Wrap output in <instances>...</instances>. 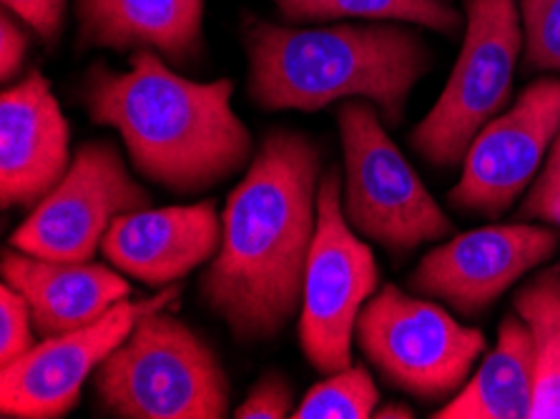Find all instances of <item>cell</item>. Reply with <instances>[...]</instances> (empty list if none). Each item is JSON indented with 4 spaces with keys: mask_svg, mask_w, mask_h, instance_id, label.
Wrapping results in <instances>:
<instances>
[{
    "mask_svg": "<svg viewBox=\"0 0 560 419\" xmlns=\"http://www.w3.org/2000/svg\"><path fill=\"white\" fill-rule=\"evenodd\" d=\"M558 269H560V267H558Z\"/></svg>",
    "mask_w": 560,
    "mask_h": 419,
    "instance_id": "obj_28",
    "label": "cell"
},
{
    "mask_svg": "<svg viewBox=\"0 0 560 419\" xmlns=\"http://www.w3.org/2000/svg\"><path fill=\"white\" fill-rule=\"evenodd\" d=\"M558 244V231L540 224H495L465 231L422 256L410 287L463 316H478L530 269L548 261Z\"/></svg>",
    "mask_w": 560,
    "mask_h": 419,
    "instance_id": "obj_12",
    "label": "cell"
},
{
    "mask_svg": "<svg viewBox=\"0 0 560 419\" xmlns=\"http://www.w3.org/2000/svg\"><path fill=\"white\" fill-rule=\"evenodd\" d=\"M525 66L560 73V0H523Z\"/></svg>",
    "mask_w": 560,
    "mask_h": 419,
    "instance_id": "obj_21",
    "label": "cell"
},
{
    "mask_svg": "<svg viewBox=\"0 0 560 419\" xmlns=\"http://www.w3.org/2000/svg\"><path fill=\"white\" fill-rule=\"evenodd\" d=\"M149 207L151 194L112 143H83L54 191L15 229L11 246L50 261H91L118 217Z\"/></svg>",
    "mask_w": 560,
    "mask_h": 419,
    "instance_id": "obj_9",
    "label": "cell"
},
{
    "mask_svg": "<svg viewBox=\"0 0 560 419\" xmlns=\"http://www.w3.org/2000/svg\"><path fill=\"white\" fill-rule=\"evenodd\" d=\"M354 337L382 377L422 401L450 399L486 352L480 329L463 327L443 306L393 284L368 299Z\"/></svg>",
    "mask_w": 560,
    "mask_h": 419,
    "instance_id": "obj_7",
    "label": "cell"
},
{
    "mask_svg": "<svg viewBox=\"0 0 560 419\" xmlns=\"http://www.w3.org/2000/svg\"><path fill=\"white\" fill-rule=\"evenodd\" d=\"M523 48L515 0H468L460 56L430 114L415 126L412 149L432 166L463 164L480 128L503 114Z\"/></svg>",
    "mask_w": 560,
    "mask_h": 419,
    "instance_id": "obj_6",
    "label": "cell"
},
{
    "mask_svg": "<svg viewBox=\"0 0 560 419\" xmlns=\"http://www.w3.org/2000/svg\"><path fill=\"white\" fill-rule=\"evenodd\" d=\"M337 126L345 151L342 209L360 236L405 256L453 234V221L389 139L370 101H345Z\"/></svg>",
    "mask_w": 560,
    "mask_h": 419,
    "instance_id": "obj_5",
    "label": "cell"
},
{
    "mask_svg": "<svg viewBox=\"0 0 560 419\" xmlns=\"http://www.w3.org/2000/svg\"><path fill=\"white\" fill-rule=\"evenodd\" d=\"M513 310L533 341L536 387L530 419H560V269L533 277L515 294Z\"/></svg>",
    "mask_w": 560,
    "mask_h": 419,
    "instance_id": "obj_18",
    "label": "cell"
},
{
    "mask_svg": "<svg viewBox=\"0 0 560 419\" xmlns=\"http://www.w3.org/2000/svg\"><path fill=\"white\" fill-rule=\"evenodd\" d=\"M533 341L517 314L505 316L498 345L455 397L438 409V419H530L533 415Z\"/></svg>",
    "mask_w": 560,
    "mask_h": 419,
    "instance_id": "obj_17",
    "label": "cell"
},
{
    "mask_svg": "<svg viewBox=\"0 0 560 419\" xmlns=\"http://www.w3.org/2000/svg\"><path fill=\"white\" fill-rule=\"evenodd\" d=\"M275 5L290 23L368 19L422 25L445 36L463 25V15L445 0H275Z\"/></svg>",
    "mask_w": 560,
    "mask_h": 419,
    "instance_id": "obj_19",
    "label": "cell"
},
{
    "mask_svg": "<svg viewBox=\"0 0 560 419\" xmlns=\"http://www.w3.org/2000/svg\"><path fill=\"white\" fill-rule=\"evenodd\" d=\"M234 83L184 79L154 50H133L126 71L91 66L83 104L116 128L133 168L174 194H199L252 164L249 128L232 108Z\"/></svg>",
    "mask_w": 560,
    "mask_h": 419,
    "instance_id": "obj_2",
    "label": "cell"
},
{
    "mask_svg": "<svg viewBox=\"0 0 560 419\" xmlns=\"http://www.w3.org/2000/svg\"><path fill=\"white\" fill-rule=\"evenodd\" d=\"M372 417H380V419H412L415 417V412L410 407H405V405H397V401H393V405H385V407H377L375 409V415Z\"/></svg>",
    "mask_w": 560,
    "mask_h": 419,
    "instance_id": "obj_27",
    "label": "cell"
},
{
    "mask_svg": "<svg viewBox=\"0 0 560 419\" xmlns=\"http://www.w3.org/2000/svg\"><path fill=\"white\" fill-rule=\"evenodd\" d=\"M33 329H36V324H33L25 296L3 281V287H0V366L15 362L36 347Z\"/></svg>",
    "mask_w": 560,
    "mask_h": 419,
    "instance_id": "obj_22",
    "label": "cell"
},
{
    "mask_svg": "<svg viewBox=\"0 0 560 419\" xmlns=\"http://www.w3.org/2000/svg\"><path fill=\"white\" fill-rule=\"evenodd\" d=\"M517 217L521 221H542V224L560 226V133L548 151L542 174L533 182Z\"/></svg>",
    "mask_w": 560,
    "mask_h": 419,
    "instance_id": "obj_23",
    "label": "cell"
},
{
    "mask_svg": "<svg viewBox=\"0 0 560 419\" xmlns=\"http://www.w3.org/2000/svg\"><path fill=\"white\" fill-rule=\"evenodd\" d=\"M380 267L342 209V176L319 178L317 231L307 259L300 306V345L314 370L335 374L352 364L358 316L377 292Z\"/></svg>",
    "mask_w": 560,
    "mask_h": 419,
    "instance_id": "obj_8",
    "label": "cell"
},
{
    "mask_svg": "<svg viewBox=\"0 0 560 419\" xmlns=\"http://www.w3.org/2000/svg\"><path fill=\"white\" fill-rule=\"evenodd\" d=\"M101 412L124 419H222L229 380L189 324L149 312L93 374Z\"/></svg>",
    "mask_w": 560,
    "mask_h": 419,
    "instance_id": "obj_4",
    "label": "cell"
},
{
    "mask_svg": "<svg viewBox=\"0 0 560 419\" xmlns=\"http://www.w3.org/2000/svg\"><path fill=\"white\" fill-rule=\"evenodd\" d=\"M68 121L40 71L0 98V203L36 207L71 166Z\"/></svg>",
    "mask_w": 560,
    "mask_h": 419,
    "instance_id": "obj_13",
    "label": "cell"
},
{
    "mask_svg": "<svg viewBox=\"0 0 560 419\" xmlns=\"http://www.w3.org/2000/svg\"><path fill=\"white\" fill-rule=\"evenodd\" d=\"M3 281L25 296L44 339L86 327L131 299L129 281L118 269L91 261H50L19 249L3 252Z\"/></svg>",
    "mask_w": 560,
    "mask_h": 419,
    "instance_id": "obj_15",
    "label": "cell"
},
{
    "mask_svg": "<svg viewBox=\"0 0 560 419\" xmlns=\"http://www.w3.org/2000/svg\"><path fill=\"white\" fill-rule=\"evenodd\" d=\"M79 50H154L189 66L203 50V0H75Z\"/></svg>",
    "mask_w": 560,
    "mask_h": 419,
    "instance_id": "obj_16",
    "label": "cell"
},
{
    "mask_svg": "<svg viewBox=\"0 0 560 419\" xmlns=\"http://www.w3.org/2000/svg\"><path fill=\"white\" fill-rule=\"evenodd\" d=\"M380 401L377 384L364 366H347L329 374L325 382L302 397L294 407V419H368L375 415Z\"/></svg>",
    "mask_w": 560,
    "mask_h": 419,
    "instance_id": "obj_20",
    "label": "cell"
},
{
    "mask_svg": "<svg viewBox=\"0 0 560 419\" xmlns=\"http://www.w3.org/2000/svg\"><path fill=\"white\" fill-rule=\"evenodd\" d=\"M23 21L11 11L0 15V79L11 81L21 73L25 56H28V36L23 31Z\"/></svg>",
    "mask_w": 560,
    "mask_h": 419,
    "instance_id": "obj_26",
    "label": "cell"
},
{
    "mask_svg": "<svg viewBox=\"0 0 560 419\" xmlns=\"http://www.w3.org/2000/svg\"><path fill=\"white\" fill-rule=\"evenodd\" d=\"M319 149L300 131H271L229 194L222 246L201 296L240 341L275 339L302 306L317 231Z\"/></svg>",
    "mask_w": 560,
    "mask_h": 419,
    "instance_id": "obj_1",
    "label": "cell"
},
{
    "mask_svg": "<svg viewBox=\"0 0 560 419\" xmlns=\"http://www.w3.org/2000/svg\"><path fill=\"white\" fill-rule=\"evenodd\" d=\"M560 133V79H538L515 104L480 128L463 159L450 203L495 219L513 207Z\"/></svg>",
    "mask_w": 560,
    "mask_h": 419,
    "instance_id": "obj_11",
    "label": "cell"
},
{
    "mask_svg": "<svg viewBox=\"0 0 560 419\" xmlns=\"http://www.w3.org/2000/svg\"><path fill=\"white\" fill-rule=\"evenodd\" d=\"M222 213L214 201L141 209L108 226L101 252L108 264L147 287H172L222 246Z\"/></svg>",
    "mask_w": 560,
    "mask_h": 419,
    "instance_id": "obj_14",
    "label": "cell"
},
{
    "mask_svg": "<svg viewBox=\"0 0 560 419\" xmlns=\"http://www.w3.org/2000/svg\"><path fill=\"white\" fill-rule=\"evenodd\" d=\"M249 93L265 110H322L337 101H370L400 124L407 98L430 71V48L402 23H335L327 28L247 25Z\"/></svg>",
    "mask_w": 560,
    "mask_h": 419,
    "instance_id": "obj_3",
    "label": "cell"
},
{
    "mask_svg": "<svg viewBox=\"0 0 560 419\" xmlns=\"http://www.w3.org/2000/svg\"><path fill=\"white\" fill-rule=\"evenodd\" d=\"M182 287L147 299H124L86 327L46 337L31 352L0 366V412L19 419H58L79 405L81 389L143 316L168 310Z\"/></svg>",
    "mask_w": 560,
    "mask_h": 419,
    "instance_id": "obj_10",
    "label": "cell"
},
{
    "mask_svg": "<svg viewBox=\"0 0 560 419\" xmlns=\"http://www.w3.org/2000/svg\"><path fill=\"white\" fill-rule=\"evenodd\" d=\"M3 8L46 43H56L61 36L66 0H3Z\"/></svg>",
    "mask_w": 560,
    "mask_h": 419,
    "instance_id": "obj_25",
    "label": "cell"
},
{
    "mask_svg": "<svg viewBox=\"0 0 560 419\" xmlns=\"http://www.w3.org/2000/svg\"><path fill=\"white\" fill-rule=\"evenodd\" d=\"M292 387L279 372H269L254 384L249 397L236 407V419H284L292 417Z\"/></svg>",
    "mask_w": 560,
    "mask_h": 419,
    "instance_id": "obj_24",
    "label": "cell"
}]
</instances>
